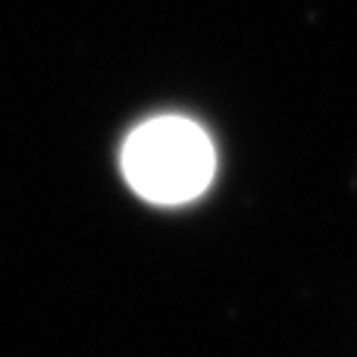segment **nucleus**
<instances>
[{
	"mask_svg": "<svg viewBox=\"0 0 357 357\" xmlns=\"http://www.w3.org/2000/svg\"><path fill=\"white\" fill-rule=\"evenodd\" d=\"M123 176L151 204H185L207 191L216 173L210 135L185 116L142 123L123 144Z\"/></svg>",
	"mask_w": 357,
	"mask_h": 357,
	"instance_id": "1",
	"label": "nucleus"
}]
</instances>
